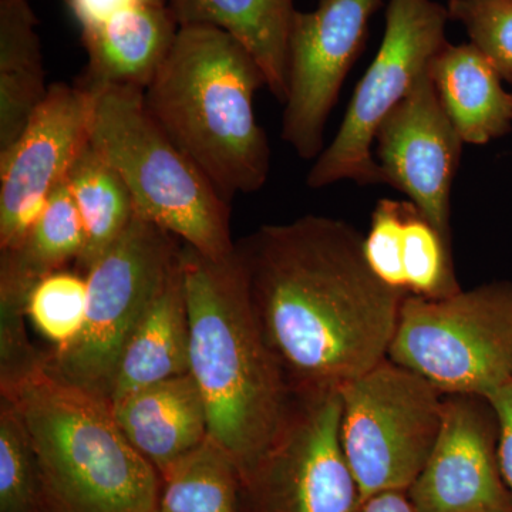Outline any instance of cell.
<instances>
[{"label":"cell","mask_w":512,"mask_h":512,"mask_svg":"<svg viewBox=\"0 0 512 512\" xmlns=\"http://www.w3.org/2000/svg\"><path fill=\"white\" fill-rule=\"evenodd\" d=\"M2 397L35 448L40 512H157L163 478L124 436L109 400L47 369Z\"/></svg>","instance_id":"277c9868"},{"label":"cell","mask_w":512,"mask_h":512,"mask_svg":"<svg viewBox=\"0 0 512 512\" xmlns=\"http://www.w3.org/2000/svg\"><path fill=\"white\" fill-rule=\"evenodd\" d=\"M429 72L441 106L463 143L483 146L510 133L511 93L500 74L473 45L447 43Z\"/></svg>","instance_id":"ac0fdd59"},{"label":"cell","mask_w":512,"mask_h":512,"mask_svg":"<svg viewBox=\"0 0 512 512\" xmlns=\"http://www.w3.org/2000/svg\"><path fill=\"white\" fill-rule=\"evenodd\" d=\"M89 90L90 144L127 185L136 217L208 258L231 255L237 244L229 228L231 204L161 130L148 113L143 90Z\"/></svg>","instance_id":"5b68a950"},{"label":"cell","mask_w":512,"mask_h":512,"mask_svg":"<svg viewBox=\"0 0 512 512\" xmlns=\"http://www.w3.org/2000/svg\"><path fill=\"white\" fill-rule=\"evenodd\" d=\"M339 390L340 437L363 503L386 491L407 493L439 436L444 394L389 359Z\"/></svg>","instance_id":"ba28073f"},{"label":"cell","mask_w":512,"mask_h":512,"mask_svg":"<svg viewBox=\"0 0 512 512\" xmlns=\"http://www.w3.org/2000/svg\"><path fill=\"white\" fill-rule=\"evenodd\" d=\"M382 2L320 0L312 12L296 10L293 15L281 134L303 160L322 153L330 111L365 43L369 20Z\"/></svg>","instance_id":"8fae6325"},{"label":"cell","mask_w":512,"mask_h":512,"mask_svg":"<svg viewBox=\"0 0 512 512\" xmlns=\"http://www.w3.org/2000/svg\"><path fill=\"white\" fill-rule=\"evenodd\" d=\"M410 202L384 198L372 214L369 234L363 239V251L370 269L390 288L407 295L404 274V229Z\"/></svg>","instance_id":"83f0119b"},{"label":"cell","mask_w":512,"mask_h":512,"mask_svg":"<svg viewBox=\"0 0 512 512\" xmlns=\"http://www.w3.org/2000/svg\"><path fill=\"white\" fill-rule=\"evenodd\" d=\"M261 67L237 39L212 26H180L173 49L144 90L161 130L231 204L271 171V148L255 117Z\"/></svg>","instance_id":"3957f363"},{"label":"cell","mask_w":512,"mask_h":512,"mask_svg":"<svg viewBox=\"0 0 512 512\" xmlns=\"http://www.w3.org/2000/svg\"><path fill=\"white\" fill-rule=\"evenodd\" d=\"M161 478L157 512H239L237 468L210 437Z\"/></svg>","instance_id":"603a6c76"},{"label":"cell","mask_w":512,"mask_h":512,"mask_svg":"<svg viewBox=\"0 0 512 512\" xmlns=\"http://www.w3.org/2000/svg\"><path fill=\"white\" fill-rule=\"evenodd\" d=\"M67 185L83 222L84 248L76 264L86 274L126 231L136 210L127 185L90 141L74 161Z\"/></svg>","instance_id":"7402d4cb"},{"label":"cell","mask_w":512,"mask_h":512,"mask_svg":"<svg viewBox=\"0 0 512 512\" xmlns=\"http://www.w3.org/2000/svg\"><path fill=\"white\" fill-rule=\"evenodd\" d=\"M190 373V319L180 261L121 350L109 402L161 380Z\"/></svg>","instance_id":"e0dca14e"},{"label":"cell","mask_w":512,"mask_h":512,"mask_svg":"<svg viewBox=\"0 0 512 512\" xmlns=\"http://www.w3.org/2000/svg\"><path fill=\"white\" fill-rule=\"evenodd\" d=\"M180 239L134 218L121 237L87 269V311L69 348L47 353L46 369L109 400L127 339L180 261Z\"/></svg>","instance_id":"52a82bcc"},{"label":"cell","mask_w":512,"mask_h":512,"mask_svg":"<svg viewBox=\"0 0 512 512\" xmlns=\"http://www.w3.org/2000/svg\"><path fill=\"white\" fill-rule=\"evenodd\" d=\"M170 6L136 5L82 29L87 89L106 86L146 90L160 72L178 35Z\"/></svg>","instance_id":"2e32d148"},{"label":"cell","mask_w":512,"mask_h":512,"mask_svg":"<svg viewBox=\"0 0 512 512\" xmlns=\"http://www.w3.org/2000/svg\"><path fill=\"white\" fill-rule=\"evenodd\" d=\"M447 6L434 0H390L379 52L357 84L338 133L306 178L311 188L343 180L383 183L372 147L380 124L447 45Z\"/></svg>","instance_id":"9c48e42d"},{"label":"cell","mask_w":512,"mask_h":512,"mask_svg":"<svg viewBox=\"0 0 512 512\" xmlns=\"http://www.w3.org/2000/svg\"><path fill=\"white\" fill-rule=\"evenodd\" d=\"M447 12L501 79L512 83V0H448Z\"/></svg>","instance_id":"4316f807"},{"label":"cell","mask_w":512,"mask_h":512,"mask_svg":"<svg viewBox=\"0 0 512 512\" xmlns=\"http://www.w3.org/2000/svg\"><path fill=\"white\" fill-rule=\"evenodd\" d=\"M360 512H417L406 491H386L373 495L363 503Z\"/></svg>","instance_id":"1f68e13d"},{"label":"cell","mask_w":512,"mask_h":512,"mask_svg":"<svg viewBox=\"0 0 512 512\" xmlns=\"http://www.w3.org/2000/svg\"><path fill=\"white\" fill-rule=\"evenodd\" d=\"M37 23L29 0H0V153L18 141L49 92Z\"/></svg>","instance_id":"ffe728a7"},{"label":"cell","mask_w":512,"mask_h":512,"mask_svg":"<svg viewBox=\"0 0 512 512\" xmlns=\"http://www.w3.org/2000/svg\"><path fill=\"white\" fill-rule=\"evenodd\" d=\"M498 444L497 414L485 397L444 396L439 436L407 490L416 511L512 512Z\"/></svg>","instance_id":"4fadbf2b"},{"label":"cell","mask_w":512,"mask_h":512,"mask_svg":"<svg viewBox=\"0 0 512 512\" xmlns=\"http://www.w3.org/2000/svg\"><path fill=\"white\" fill-rule=\"evenodd\" d=\"M0 512H40V474L25 423L0 399Z\"/></svg>","instance_id":"484cf974"},{"label":"cell","mask_w":512,"mask_h":512,"mask_svg":"<svg viewBox=\"0 0 512 512\" xmlns=\"http://www.w3.org/2000/svg\"><path fill=\"white\" fill-rule=\"evenodd\" d=\"M170 0H67L80 28L97 25L121 9L136 5L168 6Z\"/></svg>","instance_id":"4dcf8cb0"},{"label":"cell","mask_w":512,"mask_h":512,"mask_svg":"<svg viewBox=\"0 0 512 512\" xmlns=\"http://www.w3.org/2000/svg\"><path fill=\"white\" fill-rule=\"evenodd\" d=\"M485 399L491 403L497 414L498 427H500L498 454H500L501 471L512 494V380L488 394Z\"/></svg>","instance_id":"f546056e"},{"label":"cell","mask_w":512,"mask_h":512,"mask_svg":"<svg viewBox=\"0 0 512 512\" xmlns=\"http://www.w3.org/2000/svg\"><path fill=\"white\" fill-rule=\"evenodd\" d=\"M339 389L293 392L278 436L241 484L239 512H360L340 437Z\"/></svg>","instance_id":"30bf717a"},{"label":"cell","mask_w":512,"mask_h":512,"mask_svg":"<svg viewBox=\"0 0 512 512\" xmlns=\"http://www.w3.org/2000/svg\"><path fill=\"white\" fill-rule=\"evenodd\" d=\"M511 101H512V93H511Z\"/></svg>","instance_id":"d6a6232c"},{"label":"cell","mask_w":512,"mask_h":512,"mask_svg":"<svg viewBox=\"0 0 512 512\" xmlns=\"http://www.w3.org/2000/svg\"><path fill=\"white\" fill-rule=\"evenodd\" d=\"M181 269L190 375L204 399L210 439L242 484L284 426L293 392L256 322L237 248L215 259L183 244Z\"/></svg>","instance_id":"7a4b0ae2"},{"label":"cell","mask_w":512,"mask_h":512,"mask_svg":"<svg viewBox=\"0 0 512 512\" xmlns=\"http://www.w3.org/2000/svg\"><path fill=\"white\" fill-rule=\"evenodd\" d=\"M86 311V276L64 269L37 282L26 301V318L52 343L50 352L72 345L82 332Z\"/></svg>","instance_id":"cb8c5ba5"},{"label":"cell","mask_w":512,"mask_h":512,"mask_svg":"<svg viewBox=\"0 0 512 512\" xmlns=\"http://www.w3.org/2000/svg\"><path fill=\"white\" fill-rule=\"evenodd\" d=\"M387 359L444 396L487 397L512 380L511 282L441 299L407 295Z\"/></svg>","instance_id":"8992f818"},{"label":"cell","mask_w":512,"mask_h":512,"mask_svg":"<svg viewBox=\"0 0 512 512\" xmlns=\"http://www.w3.org/2000/svg\"><path fill=\"white\" fill-rule=\"evenodd\" d=\"M93 94L55 83L15 144L0 153V251L15 248L90 141Z\"/></svg>","instance_id":"7c38bea8"},{"label":"cell","mask_w":512,"mask_h":512,"mask_svg":"<svg viewBox=\"0 0 512 512\" xmlns=\"http://www.w3.org/2000/svg\"><path fill=\"white\" fill-rule=\"evenodd\" d=\"M375 141L383 184L404 192L451 247V188L464 143L429 69L387 114Z\"/></svg>","instance_id":"5bb4252c"},{"label":"cell","mask_w":512,"mask_h":512,"mask_svg":"<svg viewBox=\"0 0 512 512\" xmlns=\"http://www.w3.org/2000/svg\"><path fill=\"white\" fill-rule=\"evenodd\" d=\"M404 274L407 295L441 299L460 292L451 247L410 202L404 229Z\"/></svg>","instance_id":"d4e9b609"},{"label":"cell","mask_w":512,"mask_h":512,"mask_svg":"<svg viewBox=\"0 0 512 512\" xmlns=\"http://www.w3.org/2000/svg\"><path fill=\"white\" fill-rule=\"evenodd\" d=\"M178 26H212L237 39L279 103L288 97V43L295 0H170Z\"/></svg>","instance_id":"d6986e66"},{"label":"cell","mask_w":512,"mask_h":512,"mask_svg":"<svg viewBox=\"0 0 512 512\" xmlns=\"http://www.w3.org/2000/svg\"><path fill=\"white\" fill-rule=\"evenodd\" d=\"M348 222L306 215L239 239L256 322L292 392L340 389L387 359L407 295L370 269Z\"/></svg>","instance_id":"6da1fadb"},{"label":"cell","mask_w":512,"mask_h":512,"mask_svg":"<svg viewBox=\"0 0 512 512\" xmlns=\"http://www.w3.org/2000/svg\"><path fill=\"white\" fill-rule=\"evenodd\" d=\"M111 409L131 446L161 477L210 437L204 399L190 373L134 390Z\"/></svg>","instance_id":"9a60e30c"},{"label":"cell","mask_w":512,"mask_h":512,"mask_svg":"<svg viewBox=\"0 0 512 512\" xmlns=\"http://www.w3.org/2000/svg\"><path fill=\"white\" fill-rule=\"evenodd\" d=\"M26 306L0 302V393L13 392L20 384L46 369L47 353L30 343L26 330Z\"/></svg>","instance_id":"f1b7e54d"},{"label":"cell","mask_w":512,"mask_h":512,"mask_svg":"<svg viewBox=\"0 0 512 512\" xmlns=\"http://www.w3.org/2000/svg\"><path fill=\"white\" fill-rule=\"evenodd\" d=\"M83 248V222L66 180L50 195L25 238L0 251V301L26 306L33 286L67 262H77Z\"/></svg>","instance_id":"44dd1931"}]
</instances>
